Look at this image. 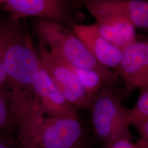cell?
Returning <instances> with one entry per match:
<instances>
[{"label": "cell", "mask_w": 148, "mask_h": 148, "mask_svg": "<svg viewBox=\"0 0 148 148\" xmlns=\"http://www.w3.org/2000/svg\"><path fill=\"white\" fill-rule=\"evenodd\" d=\"M33 26L39 43L75 66L95 71L108 84H116L119 75L99 63L71 29L42 19H35Z\"/></svg>", "instance_id": "cell-1"}, {"label": "cell", "mask_w": 148, "mask_h": 148, "mask_svg": "<svg viewBox=\"0 0 148 148\" xmlns=\"http://www.w3.org/2000/svg\"><path fill=\"white\" fill-rule=\"evenodd\" d=\"M95 136L106 143L119 139L132 140L134 137L126 121L127 109L122 107L112 88L106 84L93 95L88 108Z\"/></svg>", "instance_id": "cell-2"}, {"label": "cell", "mask_w": 148, "mask_h": 148, "mask_svg": "<svg viewBox=\"0 0 148 148\" xmlns=\"http://www.w3.org/2000/svg\"><path fill=\"white\" fill-rule=\"evenodd\" d=\"M12 21L33 17L59 23L71 29L85 19L81 0H3L1 5Z\"/></svg>", "instance_id": "cell-3"}, {"label": "cell", "mask_w": 148, "mask_h": 148, "mask_svg": "<svg viewBox=\"0 0 148 148\" xmlns=\"http://www.w3.org/2000/svg\"><path fill=\"white\" fill-rule=\"evenodd\" d=\"M37 148H85L86 137L77 114L41 117L30 133Z\"/></svg>", "instance_id": "cell-4"}, {"label": "cell", "mask_w": 148, "mask_h": 148, "mask_svg": "<svg viewBox=\"0 0 148 148\" xmlns=\"http://www.w3.org/2000/svg\"><path fill=\"white\" fill-rule=\"evenodd\" d=\"M37 51L43 69L64 97L77 110L88 108L92 97L73 73L44 45L38 43Z\"/></svg>", "instance_id": "cell-5"}, {"label": "cell", "mask_w": 148, "mask_h": 148, "mask_svg": "<svg viewBox=\"0 0 148 148\" xmlns=\"http://www.w3.org/2000/svg\"><path fill=\"white\" fill-rule=\"evenodd\" d=\"M119 74L123 79L119 95L120 101L127 99L138 88L148 87V42L136 41L122 50Z\"/></svg>", "instance_id": "cell-6"}, {"label": "cell", "mask_w": 148, "mask_h": 148, "mask_svg": "<svg viewBox=\"0 0 148 148\" xmlns=\"http://www.w3.org/2000/svg\"><path fill=\"white\" fill-rule=\"evenodd\" d=\"M90 14L99 21L109 16L125 18L136 27H148L146 0H81Z\"/></svg>", "instance_id": "cell-7"}, {"label": "cell", "mask_w": 148, "mask_h": 148, "mask_svg": "<svg viewBox=\"0 0 148 148\" xmlns=\"http://www.w3.org/2000/svg\"><path fill=\"white\" fill-rule=\"evenodd\" d=\"M71 29L99 63L119 75L122 58L120 48L101 37L93 25H74Z\"/></svg>", "instance_id": "cell-8"}, {"label": "cell", "mask_w": 148, "mask_h": 148, "mask_svg": "<svg viewBox=\"0 0 148 148\" xmlns=\"http://www.w3.org/2000/svg\"><path fill=\"white\" fill-rule=\"evenodd\" d=\"M34 90L43 115L48 117L77 115L76 108L64 97L41 64L34 83Z\"/></svg>", "instance_id": "cell-9"}, {"label": "cell", "mask_w": 148, "mask_h": 148, "mask_svg": "<svg viewBox=\"0 0 148 148\" xmlns=\"http://www.w3.org/2000/svg\"><path fill=\"white\" fill-rule=\"evenodd\" d=\"M93 25L101 37L121 51L137 40L136 27L125 18L109 16L95 21Z\"/></svg>", "instance_id": "cell-10"}, {"label": "cell", "mask_w": 148, "mask_h": 148, "mask_svg": "<svg viewBox=\"0 0 148 148\" xmlns=\"http://www.w3.org/2000/svg\"><path fill=\"white\" fill-rule=\"evenodd\" d=\"M51 52L73 73L91 97L97 93L103 86L108 84L101 75L95 71L75 66L67 62L57 53Z\"/></svg>", "instance_id": "cell-11"}, {"label": "cell", "mask_w": 148, "mask_h": 148, "mask_svg": "<svg viewBox=\"0 0 148 148\" xmlns=\"http://www.w3.org/2000/svg\"><path fill=\"white\" fill-rule=\"evenodd\" d=\"M16 24L0 23V87L6 82L5 58L7 50Z\"/></svg>", "instance_id": "cell-12"}, {"label": "cell", "mask_w": 148, "mask_h": 148, "mask_svg": "<svg viewBox=\"0 0 148 148\" xmlns=\"http://www.w3.org/2000/svg\"><path fill=\"white\" fill-rule=\"evenodd\" d=\"M148 119V87L141 88L135 106L127 109L126 121L130 126L135 122Z\"/></svg>", "instance_id": "cell-13"}, {"label": "cell", "mask_w": 148, "mask_h": 148, "mask_svg": "<svg viewBox=\"0 0 148 148\" xmlns=\"http://www.w3.org/2000/svg\"><path fill=\"white\" fill-rule=\"evenodd\" d=\"M13 117L11 113L8 92L4 86L0 87V130L4 128Z\"/></svg>", "instance_id": "cell-14"}, {"label": "cell", "mask_w": 148, "mask_h": 148, "mask_svg": "<svg viewBox=\"0 0 148 148\" xmlns=\"http://www.w3.org/2000/svg\"><path fill=\"white\" fill-rule=\"evenodd\" d=\"M105 148H148V141L139 139L134 142L126 138L119 139L106 143Z\"/></svg>", "instance_id": "cell-15"}, {"label": "cell", "mask_w": 148, "mask_h": 148, "mask_svg": "<svg viewBox=\"0 0 148 148\" xmlns=\"http://www.w3.org/2000/svg\"><path fill=\"white\" fill-rule=\"evenodd\" d=\"M131 125L137 130L140 139L148 141V119L133 122Z\"/></svg>", "instance_id": "cell-16"}, {"label": "cell", "mask_w": 148, "mask_h": 148, "mask_svg": "<svg viewBox=\"0 0 148 148\" xmlns=\"http://www.w3.org/2000/svg\"><path fill=\"white\" fill-rule=\"evenodd\" d=\"M0 148H12L10 141L2 136H0Z\"/></svg>", "instance_id": "cell-17"}, {"label": "cell", "mask_w": 148, "mask_h": 148, "mask_svg": "<svg viewBox=\"0 0 148 148\" xmlns=\"http://www.w3.org/2000/svg\"><path fill=\"white\" fill-rule=\"evenodd\" d=\"M2 1H3V0H0V5L2 3Z\"/></svg>", "instance_id": "cell-18"}]
</instances>
